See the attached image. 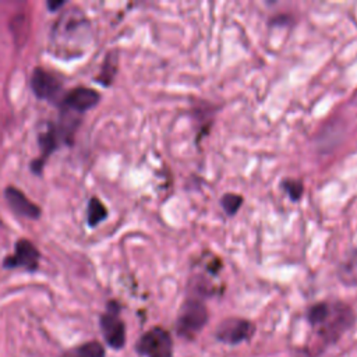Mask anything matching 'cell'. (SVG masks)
<instances>
[{
  "label": "cell",
  "mask_w": 357,
  "mask_h": 357,
  "mask_svg": "<svg viewBox=\"0 0 357 357\" xmlns=\"http://www.w3.org/2000/svg\"><path fill=\"white\" fill-rule=\"evenodd\" d=\"M311 325L326 337H337L353 322V311L343 303H318L308 311Z\"/></svg>",
  "instance_id": "cell-1"
},
{
  "label": "cell",
  "mask_w": 357,
  "mask_h": 357,
  "mask_svg": "<svg viewBox=\"0 0 357 357\" xmlns=\"http://www.w3.org/2000/svg\"><path fill=\"white\" fill-rule=\"evenodd\" d=\"M208 321V311L201 301L188 300L183 304L177 318V332L181 336H194Z\"/></svg>",
  "instance_id": "cell-2"
},
{
  "label": "cell",
  "mask_w": 357,
  "mask_h": 357,
  "mask_svg": "<svg viewBox=\"0 0 357 357\" xmlns=\"http://www.w3.org/2000/svg\"><path fill=\"white\" fill-rule=\"evenodd\" d=\"M138 351L145 357H172L170 335L162 328L148 331L138 342Z\"/></svg>",
  "instance_id": "cell-3"
},
{
  "label": "cell",
  "mask_w": 357,
  "mask_h": 357,
  "mask_svg": "<svg viewBox=\"0 0 357 357\" xmlns=\"http://www.w3.org/2000/svg\"><path fill=\"white\" fill-rule=\"evenodd\" d=\"M254 332V325L241 318L225 319L216 331V337L225 343H240L248 339Z\"/></svg>",
  "instance_id": "cell-4"
},
{
  "label": "cell",
  "mask_w": 357,
  "mask_h": 357,
  "mask_svg": "<svg viewBox=\"0 0 357 357\" xmlns=\"http://www.w3.org/2000/svg\"><path fill=\"white\" fill-rule=\"evenodd\" d=\"M102 331L106 342L114 347L120 349L124 344L126 340V331L124 324L119 317V312L116 308H110L103 317H102Z\"/></svg>",
  "instance_id": "cell-5"
},
{
  "label": "cell",
  "mask_w": 357,
  "mask_h": 357,
  "mask_svg": "<svg viewBox=\"0 0 357 357\" xmlns=\"http://www.w3.org/2000/svg\"><path fill=\"white\" fill-rule=\"evenodd\" d=\"M32 88L33 92L39 96V98H53L59 89H60V84L57 81V78L54 75H52L50 73L38 68L33 74H32Z\"/></svg>",
  "instance_id": "cell-6"
},
{
  "label": "cell",
  "mask_w": 357,
  "mask_h": 357,
  "mask_svg": "<svg viewBox=\"0 0 357 357\" xmlns=\"http://www.w3.org/2000/svg\"><path fill=\"white\" fill-rule=\"evenodd\" d=\"M39 259V254L36 248L26 240H21L17 244L14 255H11L7 261L10 266H24L28 269H35Z\"/></svg>",
  "instance_id": "cell-7"
},
{
  "label": "cell",
  "mask_w": 357,
  "mask_h": 357,
  "mask_svg": "<svg viewBox=\"0 0 357 357\" xmlns=\"http://www.w3.org/2000/svg\"><path fill=\"white\" fill-rule=\"evenodd\" d=\"M99 100L98 92L88 88H77L66 98V105L74 110L82 112L93 107Z\"/></svg>",
  "instance_id": "cell-8"
},
{
  "label": "cell",
  "mask_w": 357,
  "mask_h": 357,
  "mask_svg": "<svg viewBox=\"0 0 357 357\" xmlns=\"http://www.w3.org/2000/svg\"><path fill=\"white\" fill-rule=\"evenodd\" d=\"M6 198L10 204V206L20 215L26 218H36L39 215V209L36 205H33L22 192H20L15 188H7Z\"/></svg>",
  "instance_id": "cell-9"
},
{
  "label": "cell",
  "mask_w": 357,
  "mask_h": 357,
  "mask_svg": "<svg viewBox=\"0 0 357 357\" xmlns=\"http://www.w3.org/2000/svg\"><path fill=\"white\" fill-rule=\"evenodd\" d=\"M337 278L346 286H357V248H353L339 264Z\"/></svg>",
  "instance_id": "cell-10"
},
{
  "label": "cell",
  "mask_w": 357,
  "mask_h": 357,
  "mask_svg": "<svg viewBox=\"0 0 357 357\" xmlns=\"http://www.w3.org/2000/svg\"><path fill=\"white\" fill-rule=\"evenodd\" d=\"M64 357H103V349L98 342H91L67 353Z\"/></svg>",
  "instance_id": "cell-11"
},
{
  "label": "cell",
  "mask_w": 357,
  "mask_h": 357,
  "mask_svg": "<svg viewBox=\"0 0 357 357\" xmlns=\"http://www.w3.org/2000/svg\"><path fill=\"white\" fill-rule=\"evenodd\" d=\"M241 204H243V198L234 192H227L220 198V205H222L223 211L226 212V215H229V216L236 215L237 211L240 209Z\"/></svg>",
  "instance_id": "cell-12"
},
{
  "label": "cell",
  "mask_w": 357,
  "mask_h": 357,
  "mask_svg": "<svg viewBox=\"0 0 357 357\" xmlns=\"http://www.w3.org/2000/svg\"><path fill=\"white\" fill-rule=\"evenodd\" d=\"M282 187L286 191V194L289 195V198L294 202L301 198L303 191H304L303 183L300 180H294V178H284L282 181Z\"/></svg>",
  "instance_id": "cell-13"
},
{
  "label": "cell",
  "mask_w": 357,
  "mask_h": 357,
  "mask_svg": "<svg viewBox=\"0 0 357 357\" xmlns=\"http://www.w3.org/2000/svg\"><path fill=\"white\" fill-rule=\"evenodd\" d=\"M106 218V208L98 199H92L88 208V220L91 225H96Z\"/></svg>",
  "instance_id": "cell-14"
}]
</instances>
